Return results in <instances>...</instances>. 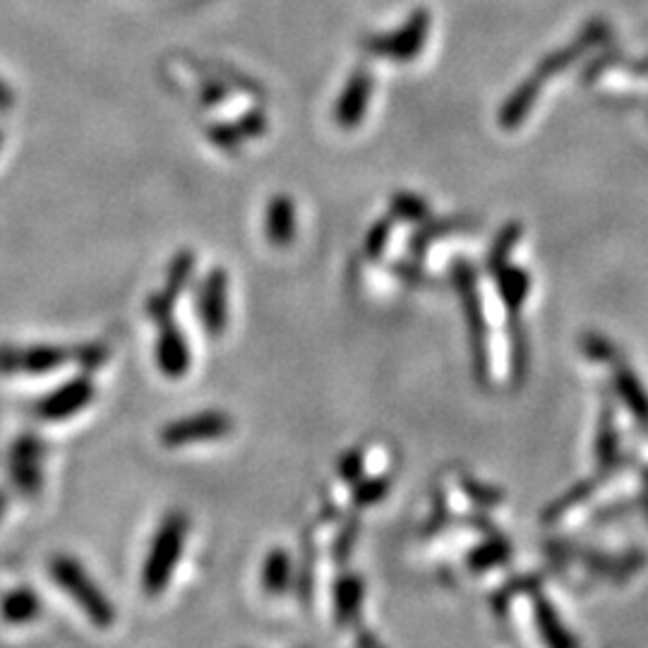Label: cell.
Returning <instances> with one entry per match:
<instances>
[{"mask_svg": "<svg viewBox=\"0 0 648 648\" xmlns=\"http://www.w3.org/2000/svg\"><path fill=\"white\" fill-rule=\"evenodd\" d=\"M49 572L60 589L75 600L77 608L89 617L91 625L99 629L114 627L116 622L114 603L106 598V593L95 583V579L87 575V569L80 562L70 558V554H56L49 564Z\"/></svg>", "mask_w": 648, "mask_h": 648, "instance_id": "6da1fadb", "label": "cell"}, {"mask_svg": "<svg viewBox=\"0 0 648 648\" xmlns=\"http://www.w3.org/2000/svg\"><path fill=\"white\" fill-rule=\"evenodd\" d=\"M188 529L190 523L180 512H171L161 521L143 567V591L147 596H159L166 586L171 583V577L180 562Z\"/></svg>", "mask_w": 648, "mask_h": 648, "instance_id": "7a4b0ae2", "label": "cell"}, {"mask_svg": "<svg viewBox=\"0 0 648 648\" xmlns=\"http://www.w3.org/2000/svg\"><path fill=\"white\" fill-rule=\"evenodd\" d=\"M230 428H234V419L228 413L222 411H203L195 415H185L180 421H174L164 425L161 430V442L171 450L178 446L193 444V442H209L219 440L228 435Z\"/></svg>", "mask_w": 648, "mask_h": 648, "instance_id": "3957f363", "label": "cell"}, {"mask_svg": "<svg viewBox=\"0 0 648 648\" xmlns=\"http://www.w3.org/2000/svg\"><path fill=\"white\" fill-rule=\"evenodd\" d=\"M197 315L203 320L209 336H222L228 324V274L214 267L197 293Z\"/></svg>", "mask_w": 648, "mask_h": 648, "instance_id": "277c9868", "label": "cell"}, {"mask_svg": "<svg viewBox=\"0 0 648 648\" xmlns=\"http://www.w3.org/2000/svg\"><path fill=\"white\" fill-rule=\"evenodd\" d=\"M70 353L60 346H32V348H3L0 351V370L3 373L46 375L66 365Z\"/></svg>", "mask_w": 648, "mask_h": 648, "instance_id": "5b68a950", "label": "cell"}, {"mask_svg": "<svg viewBox=\"0 0 648 648\" xmlns=\"http://www.w3.org/2000/svg\"><path fill=\"white\" fill-rule=\"evenodd\" d=\"M95 399V384L87 377H75L51 394H46L39 404V415L46 421H66L70 415L80 413L89 401Z\"/></svg>", "mask_w": 648, "mask_h": 648, "instance_id": "8992f818", "label": "cell"}, {"mask_svg": "<svg viewBox=\"0 0 648 648\" xmlns=\"http://www.w3.org/2000/svg\"><path fill=\"white\" fill-rule=\"evenodd\" d=\"M159 330L161 332H159V342H157V365H159L164 377L180 380L183 375H188L190 363H193L188 338L183 336L176 322L161 324Z\"/></svg>", "mask_w": 648, "mask_h": 648, "instance_id": "52a82bcc", "label": "cell"}, {"mask_svg": "<svg viewBox=\"0 0 648 648\" xmlns=\"http://www.w3.org/2000/svg\"><path fill=\"white\" fill-rule=\"evenodd\" d=\"M370 95H373V77L367 72H356L346 85L344 95L338 97L334 108V120L338 128L353 130L363 122V116L367 111Z\"/></svg>", "mask_w": 648, "mask_h": 648, "instance_id": "ba28073f", "label": "cell"}, {"mask_svg": "<svg viewBox=\"0 0 648 648\" xmlns=\"http://www.w3.org/2000/svg\"><path fill=\"white\" fill-rule=\"evenodd\" d=\"M41 454L43 444L39 438H22L18 444L12 446V459H10V471L14 483L22 492H39L41 488Z\"/></svg>", "mask_w": 648, "mask_h": 648, "instance_id": "9c48e42d", "label": "cell"}, {"mask_svg": "<svg viewBox=\"0 0 648 648\" xmlns=\"http://www.w3.org/2000/svg\"><path fill=\"white\" fill-rule=\"evenodd\" d=\"M267 240L274 248H288L296 240V205L288 195H276L267 207Z\"/></svg>", "mask_w": 648, "mask_h": 648, "instance_id": "30bf717a", "label": "cell"}, {"mask_svg": "<svg viewBox=\"0 0 648 648\" xmlns=\"http://www.w3.org/2000/svg\"><path fill=\"white\" fill-rule=\"evenodd\" d=\"M536 600V627L540 641H543L548 648H579L577 637L562 625V617L554 610L552 603H548L546 596H533Z\"/></svg>", "mask_w": 648, "mask_h": 648, "instance_id": "8fae6325", "label": "cell"}, {"mask_svg": "<svg viewBox=\"0 0 648 648\" xmlns=\"http://www.w3.org/2000/svg\"><path fill=\"white\" fill-rule=\"evenodd\" d=\"M365 583L356 575H346L334 586V615L338 625H353L363 608Z\"/></svg>", "mask_w": 648, "mask_h": 648, "instance_id": "7c38bea8", "label": "cell"}, {"mask_svg": "<svg viewBox=\"0 0 648 648\" xmlns=\"http://www.w3.org/2000/svg\"><path fill=\"white\" fill-rule=\"evenodd\" d=\"M425 35H428V18L421 12V14H415V18L409 22L406 29H401L399 35H394L392 39H387L382 46H377V51L392 53L394 58H401V60H409V58H413L415 53L423 49Z\"/></svg>", "mask_w": 648, "mask_h": 648, "instance_id": "4fadbf2b", "label": "cell"}, {"mask_svg": "<svg viewBox=\"0 0 648 648\" xmlns=\"http://www.w3.org/2000/svg\"><path fill=\"white\" fill-rule=\"evenodd\" d=\"M262 589L272 596H282L288 591L291 579H293V562L291 554L282 548H274L267 558L265 564H262Z\"/></svg>", "mask_w": 648, "mask_h": 648, "instance_id": "5bb4252c", "label": "cell"}, {"mask_svg": "<svg viewBox=\"0 0 648 648\" xmlns=\"http://www.w3.org/2000/svg\"><path fill=\"white\" fill-rule=\"evenodd\" d=\"M6 620L10 625H27L39 617L41 612V600L35 591L29 589H14L3 598V606H0Z\"/></svg>", "mask_w": 648, "mask_h": 648, "instance_id": "9a60e30c", "label": "cell"}, {"mask_svg": "<svg viewBox=\"0 0 648 648\" xmlns=\"http://www.w3.org/2000/svg\"><path fill=\"white\" fill-rule=\"evenodd\" d=\"M195 272V253L193 251H183L174 257L171 267H168V276H166V288L161 291L168 301H178L180 291L188 286L190 276Z\"/></svg>", "mask_w": 648, "mask_h": 648, "instance_id": "2e32d148", "label": "cell"}, {"mask_svg": "<svg viewBox=\"0 0 648 648\" xmlns=\"http://www.w3.org/2000/svg\"><path fill=\"white\" fill-rule=\"evenodd\" d=\"M390 495V478L387 475H375V478H367V481H361L353 485V502L359 507H373L377 502H382L384 498Z\"/></svg>", "mask_w": 648, "mask_h": 648, "instance_id": "e0dca14e", "label": "cell"}, {"mask_svg": "<svg viewBox=\"0 0 648 648\" xmlns=\"http://www.w3.org/2000/svg\"><path fill=\"white\" fill-rule=\"evenodd\" d=\"M392 214L404 222H423L428 216V205L423 203L421 197L409 195V193H399L392 199Z\"/></svg>", "mask_w": 648, "mask_h": 648, "instance_id": "ac0fdd59", "label": "cell"}, {"mask_svg": "<svg viewBox=\"0 0 648 648\" xmlns=\"http://www.w3.org/2000/svg\"><path fill=\"white\" fill-rule=\"evenodd\" d=\"M504 558H507L504 540H490V543H485V546L473 550V554L469 558L471 560L469 567L475 569V572H483V569H490V567L500 564Z\"/></svg>", "mask_w": 648, "mask_h": 648, "instance_id": "d6986e66", "label": "cell"}, {"mask_svg": "<svg viewBox=\"0 0 648 648\" xmlns=\"http://www.w3.org/2000/svg\"><path fill=\"white\" fill-rule=\"evenodd\" d=\"M502 291H504V298L512 303L514 307L521 305V301L527 298V291H529V276L523 274L521 269L514 272H504L502 274Z\"/></svg>", "mask_w": 648, "mask_h": 648, "instance_id": "ffe728a7", "label": "cell"}, {"mask_svg": "<svg viewBox=\"0 0 648 648\" xmlns=\"http://www.w3.org/2000/svg\"><path fill=\"white\" fill-rule=\"evenodd\" d=\"M620 392L627 399V404L631 409H635L637 415H641V419H648V399L641 392V387H639V382L635 380V375H631V373L620 375Z\"/></svg>", "mask_w": 648, "mask_h": 648, "instance_id": "44dd1931", "label": "cell"}, {"mask_svg": "<svg viewBox=\"0 0 648 648\" xmlns=\"http://www.w3.org/2000/svg\"><path fill=\"white\" fill-rule=\"evenodd\" d=\"M390 236H392V222L390 219H382L373 228H370V234L365 238V253H367V257L377 259L384 253V248H387Z\"/></svg>", "mask_w": 648, "mask_h": 648, "instance_id": "7402d4cb", "label": "cell"}, {"mask_svg": "<svg viewBox=\"0 0 648 648\" xmlns=\"http://www.w3.org/2000/svg\"><path fill=\"white\" fill-rule=\"evenodd\" d=\"M363 461L365 459H363L361 450H351L342 459H338V475H342V481L356 485L363 478Z\"/></svg>", "mask_w": 648, "mask_h": 648, "instance_id": "603a6c76", "label": "cell"}, {"mask_svg": "<svg viewBox=\"0 0 648 648\" xmlns=\"http://www.w3.org/2000/svg\"><path fill=\"white\" fill-rule=\"evenodd\" d=\"M209 140L216 147L230 151V149H236L243 143V135L238 132L236 126H226V122H222V126H212L209 128Z\"/></svg>", "mask_w": 648, "mask_h": 648, "instance_id": "cb8c5ba5", "label": "cell"}, {"mask_svg": "<svg viewBox=\"0 0 648 648\" xmlns=\"http://www.w3.org/2000/svg\"><path fill=\"white\" fill-rule=\"evenodd\" d=\"M147 315L159 324H168L174 322V301H168L164 293H157V296H151L147 301Z\"/></svg>", "mask_w": 648, "mask_h": 648, "instance_id": "d4e9b609", "label": "cell"}, {"mask_svg": "<svg viewBox=\"0 0 648 648\" xmlns=\"http://www.w3.org/2000/svg\"><path fill=\"white\" fill-rule=\"evenodd\" d=\"M238 132L243 135V137H259L262 132L267 130V118L262 116L259 111H253V114H245L243 118H240V122H238Z\"/></svg>", "mask_w": 648, "mask_h": 648, "instance_id": "484cf974", "label": "cell"}, {"mask_svg": "<svg viewBox=\"0 0 648 648\" xmlns=\"http://www.w3.org/2000/svg\"><path fill=\"white\" fill-rule=\"evenodd\" d=\"M356 648H384V644L373 635V631H359V639H356Z\"/></svg>", "mask_w": 648, "mask_h": 648, "instance_id": "4316f807", "label": "cell"}, {"mask_svg": "<svg viewBox=\"0 0 648 648\" xmlns=\"http://www.w3.org/2000/svg\"><path fill=\"white\" fill-rule=\"evenodd\" d=\"M6 504H8L6 492H0V517H3V512H6Z\"/></svg>", "mask_w": 648, "mask_h": 648, "instance_id": "83f0119b", "label": "cell"}]
</instances>
